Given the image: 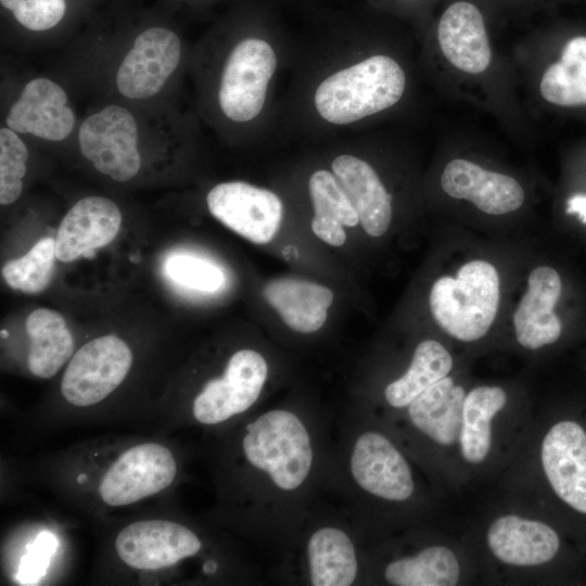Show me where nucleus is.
<instances>
[{
  "label": "nucleus",
  "mask_w": 586,
  "mask_h": 586,
  "mask_svg": "<svg viewBox=\"0 0 586 586\" xmlns=\"http://www.w3.org/2000/svg\"><path fill=\"white\" fill-rule=\"evenodd\" d=\"M500 24L489 0H444L428 27L430 47L448 99L482 110L508 137L527 144L536 124L521 100L509 52L498 43Z\"/></svg>",
  "instance_id": "nucleus-1"
},
{
  "label": "nucleus",
  "mask_w": 586,
  "mask_h": 586,
  "mask_svg": "<svg viewBox=\"0 0 586 586\" xmlns=\"http://www.w3.org/2000/svg\"><path fill=\"white\" fill-rule=\"evenodd\" d=\"M501 499L559 524L586 551V415L564 404L536 415L497 479Z\"/></svg>",
  "instance_id": "nucleus-2"
},
{
  "label": "nucleus",
  "mask_w": 586,
  "mask_h": 586,
  "mask_svg": "<svg viewBox=\"0 0 586 586\" xmlns=\"http://www.w3.org/2000/svg\"><path fill=\"white\" fill-rule=\"evenodd\" d=\"M489 585H586V551L555 521L500 500L462 536Z\"/></svg>",
  "instance_id": "nucleus-3"
},
{
  "label": "nucleus",
  "mask_w": 586,
  "mask_h": 586,
  "mask_svg": "<svg viewBox=\"0 0 586 586\" xmlns=\"http://www.w3.org/2000/svg\"><path fill=\"white\" fill-rule=\"evenodd\" d=\"M508 52L521 100L534 122L547 115L586 125V20H547Z\"/></svg>",
  "instance_id": "nucleus-4"
},
{
  "label": "nucleus",
  "mask_w": 586,
  "mask_h": 586,
  "mask_svg": "<svg viewBox=\"0 0 586 586\" xmlns=\"http://www.w3.org/2000/svg\"><path fill=\"white\" fill-rule=\"evenodd\" d=\"M536 415L528 398L498 383L469 386L459 433V461L468 486L498 479L512 461Z\"/></svg>",
  "instance_id": "nucleus-5"
},
{
  "label": "nucleus",
  "mask_w": 586,
  "mask_h": 586,
  "mask_svg": "<svg viewBox=\"0 0 586 586\" xmlns=\"http://www.w3.org/2000/svg\"><path fill=\"white\" fill-rule=\"evenodd\" d=\"M455 371L436 381L391 420L404 447L422 462L435 489L459 494L467 487L459 461V433L469 385Z\"/></svg>",
  "instance_id": "nucleus-6"
},
{
  "label": "nucleus",
  "mask_w": 586,
  "mask_h": 586,
  "mask_svg": "<svg viewBox=\"0 0 586 586\" xmlns=\"http://www.w3.org/2000/svg\"><path fill=\"white\" fill-rule=\"evenodd\" d=\"M407 85L404 65L378 53L327 77L316 90L315 106L324 120L346 125L393 109Z\"/></svg>",
  "instance_id": "nucleus-7"
},
{
  "label": "nucleus",
  "mask_w": 586,
  "mask_h": 586,
  "mask_svg": "<svg viewBox=\"0 0 586 586\" xmlns=\"http://www.w3.org/2000/svg\"><path fill=\"white\" fill-rule=\"evenodd\" d=\"M500 304V277L484 259L464 263L456 277L434 281L429 306L437 326L462 344L484 339L495 322Z\"/></svg>",
  "instance_id": "nucleus-8"
},
{
  "label": "nucleus",
  "mask_w": 586,
  "mask_h": 586,
  "mask_svg": "<svg viewBox=\"0 0 586 586\" xmlns=\"http://www.w3.org/2000/svg\"><path fill=\"white\" fill-rule=\"evenodd\" d=\"M242 455L279 491L300 488L311 470L314 454L303 421L284 409L269 410L250 422L241 441Z\"/></svg>",
  "instance_id": "nucleus-9"
},
{
  "label": "nucleus",
  "mask_w": 586,
  "mask_h": 586,
  "mask_svg": "<svg viewBox=\"0 0 586 586\" xmlns=\"http://www.w3.org/2000/svg\"><path fill=\"white\" fill-rule=\"evenodd\" d=\"M391 431L369 429L355 440L351 472L358 487L374 501L405 512L429 507L410 457Z\"/></svg>",
  "instance_id": "nucleus-10"
},
{
  "label": "nucleus",
  "mask_w": 586,
  "mask_h": 586,
  "mask_svg": "<svg viewBox=\"0 0 586 586\" xmlns=\"http://www.w3.org/2000/svg\"><path fill=\"white\" fill-rule=\"evenodd\" d=\"M408 550L393 552L381 565L391 586H462L480 582L474 557L462 538L442 532L422 536Z\"/></svg>",
  "instance_id": "nucleus-11"
},
{
  "label": "nucleus",
  "mask_w": 586,
  "mask_h": 586,
  "mask_svg": "<svg viewBox=\"0 0 586 586\" xmlns=\"http://www.w3.org/2000/svg\"><path fill=\"white\" fill-rule=\"evenodd\" d=\"M447 137L455 152L448 145V158L440 174L444 195L492 216L512 214L524 206L527 193L519 178L486 166L469 151L461 152L450 130Z\"/></svg>",
  "instance_id": "nucleus-12"
},
{
  "label": "nucleus",
  "mask_w": 586,
  "mask_h": 586,
  "mask_svg": "<svg viewBox=\"0 0 586 586\" xmlns=\"http://www.w3.org/2000/svg\"><path fill=\"white\" fill-rule=\"evenodd\" d=\"M178 472L173 451L157 442H143L123 449L97 481L98 498L107 507H126L168 488Z\"/></svg>",
  "instance_id": "nucleus-13"
},
{
  "label": "nucleus",
  "mask_w": 586,
  "mask_h": 586,
  "mask_svg": "<svg viewBox=\"0 0 586 586\" xmlns=\"http://www.w3.org/2000/svg\"><path fill=\"white\" fill-rule=\"evenodd\" d=\"M131 364V349L120 337L109 334L93 339L69 359L61 393L72 406L97 405L120 385Z\"/></svg>",
  "instance_id": "nucleus-14"
},
{
  "label": "nucleus",
  "mask_w": 586,
  "mask_h": 586,
  "mask_svg": "<svg viewBox=\"0 0 586 586\" xmlns=\"http://www.w3.org/2000/svg\"><path fill=\"white\" fill-rule=\"evenodd\" d=\"M267 375V362L258 352H235L222 374L209 379L194 396L193 419L203 425H217L243 413L258 399Z\"/></svg>",
  "instance_id": "nucleus-15"
},
{
  "label": "nucleus",
  "mask_w": 586,
  "mask_h": 586,
  "mask_svg": "<svg viewBox=\"0 0 586 586\" xmlns=\"http://www.w3.org/2000/svg\"><path fill=\"white\" fill-rule=\"evenodd\" d=\"M276 65L275 51L264 39L246 38L233 48L218 92L220 109L229 119L245 123L260 113Z\"/></svg>",
  "instance_id": "nucleus-16"
},
{
  "label": "nucleus",
  "mask_w": 586,
  "mask_h": 586,
  "mask_svg": "<svg viewBox=\"0 0 586 586\" xmlns=\"http://www.w3.org/2000/svg\"><path fill=\"white\" fill-rule=\"evenodd\" d=\"M82 155L94 168L116 181L133 178L141 166L138 127L133 115L109 105L87 117L79 128Z\"/></svg>",
  "instance_id": "nucleus-17"
},
{
  "label": "nucleus",
  "mask_w": 586,
  "mask_h": 586,
  "mask_svg": "<svg viewBox=\"0 0 586 586\" xmlns=\"http://www.w3.org/2000/svg\"><path fill=\"white\" fill-rule=\"evenodd\" d=\"M563 294L564 280L558 269L542 265L531 271L512 319L519 347L537 353L566 341L565 322L557 313Z\"/></svg>",
  "instance_id": "nucleus-18"
},
{
  "label": "nucleus",
  "mask_w": 586,
  "mask_h": 586,
  "mask_svg": "<svg viewBox=\"0 0 586 586\" xmlns=\"http://www.w3.org/2000/svg\"><path fill=\"white\" fill-rule=\"evenodd\" d=\"M114 546L118 559L128 568L155 572L198 555L202 542L191 528L179 522L146 519L123 527Z\"/></svg>",
  "instance_id": "nucleus-19"
},
{
  "label": "nucleus",
  "mask_w": 586,
  "mask_h": 586,
  "mask_svg": "<svg viewBox=\"0 0 586 586\" xmlns=\"http://www.w3.org/2000/svg\"><path fill=\"white\" fill-rule=\"evenodd\" d=\"M206 203L216 219L256 244L270 242L281 225L283 206L278 195L243 181L215 186Z\"/></svg>",
  "instance_id": "nucleus-20"
},
{
  "label": "nucleus",
  "mask_w": 586,
  "mask_h": 586,
  "mask_svg": "<svg viewBox=\"0 0 586 586\" xmlns=\"http://www.w3.org/2000/svg\"><path fill=\"white\" fill-rule=\"evenodd\" d=\"M181 54L178 36L164 27L137 36L116 74V87L126 98L149 99L158 93L177 68Z\"/></svg>",
  "instance_id": "nucleus-21"
},
{
  "label": "nucleus",
  "mask_w": 586,
  "mask_h": 586,
  "mask_svg": "<svg viewBox=\"0 0 586 586\" xmlns=\"http://www.w3.org/2000/svg\"><path fill=\"white\" fill-rule=\"evenodd\" d=\"M122 214L104 196H86L66 213L56 231L55 253L61 262H73L109 244L118 233Z\"/></svg>",
  "instance_id": "nucleus-22"
},
{
  "label": "nucleus",
  "mask_w": 586,
  "mask_h": 586,
  "mask_svg": "<svg viewBox=\"0 0 586 586\" xmlns=\"http://www.w3.org/2000/svg\"><path fill=\"white\" fill-rule=\"evenodd\" d=\"M5 122L17 133L61 141L72 132L75 116L61 86L48 78H35L26 84Z\"/></svg>",
  "instance_id": "nucleus-23"
},
{
  "label": "nucleus",
  "mask_w": 586,
  "mask_h": 586,
  "mask_svg": "<svg viewBox=\"0 0 586 586\" xmlns=\"http://www.w3.org/2000/svg\"><path fill=\"white\" fill-rule=\"evenodd\" d=\"M332 170L365 232L374 238L383 235L392 221V195L374 168L361 158L343 154L333 161Z\"/></svg>",
  "instance_id": "nucleus-24"
},
{
  "label": "nucleus",
  "mask_w": 586,
  "mask_h": 586,
  "mask_svg": "<svg viewBox=\"0 0 586 586\" xmlns=\"http://www.w3.org/2000/svg\"><path fill=\"white\" fill-rule=\"evenodd\" d=\"M263 295L286 326L302 333L319 330L333 302V292L329 288L295 278L270 280L265 284Z\"/></svg>",
  "instance_id": "nucleus-25"
},
{
  "label": "nucleus",
  "mask_w": 586,
  "mask_h": 586,
  "mask_svg": "<svg viewBox=\"0 0 586 586\" xmlns=\"http://www.w3.org/2000/svg\"><path fill=\"white\" fill-rule=\"evenodd\" d=\"M455 369L454 355L442 342L422 340L416 345L404 372L383 388V400L395 417L424 390Z\"/></svg>",
  "instance_id": "nucleus-26"
},
{
  "label": "nucleus",
  "mask_w": 586,
  "mask_h": 586,
  "mask_svg": "<svg viewBox=\"0 0 586 586\" xmlns=\"http://www.w3.org/2000/svg\"><path fill=\"white\" fill-rule=\"evenodd\" d=\"M30 340L29 372L41 379L56 374L73 355L74 340L63 316L49 308H37L26 319Z\"/></svg>",
  "instance_id": "nucleus-27"
},
{
  "label": "nucleus",
  "mask_w": 586,
  "mask_h": 586,
  "mask_svg": "<svg viewBox=\"0 0 586 586\" xmlns=\"http://www.w3.org/2000/svg\"><path fill=\"white\" fill-rule=\"evenodd\" d=\"M309 582L314 586H349L358 575V559L349 536L339 527L315 531L307 543Z\"/></svg>",
  "instance_id": "nucleus-28"
},
{
  "label": "nucleus",
  "mask_w": 586,
  "mask_h": 586,
  "mask_svg": "<svg viewBox=\"0 0 586 586\" xmlns=\"http://www.w3.org/2000/svg\"><path fill=\"white\" fill-rule=\"evenodd\" d=\"M55 258V239L43 238L24 256L8 262L2 268V276L12 289L37 294L49 285Z\"/></svg>",
  "instance_id": "nucleus-29"
},
{
  "label": "nucleus",
  "mask_w": 586,
  "mask_h": 586,
  "mask_svg": "<svg viewBox=\"0 0 586 586\" xmlns=\"http://www.w3.org/2000/svg\"><path fill=\"white\" fill-rule=\"evenodd\" d=\"M315 215L331 218L343 226L355 227L358 215L334 175L328 170L315 171L308 182Z\"/></svg>",
  "instance_id": "nucleus-30"
},
{
  "label": "nucleus",
  "mask_w": 586,
  "mask_h": 586,
  "mask_svg": "<svg viewBox=\"0 0 586 586\" xmlns=\"http://www.w3.org/2000/svg\"><path fill=\"white\" fill-rule=\"evenodd\" d=\"M28 150L17 132L9 127L0 130V203L15 202L23 190Z\"/></svg>",
  "instance_id": "nucleus-31"
},
{
  "label": "nucleus",
  "mask_w": 586,
  "mask_h": 586,
  "mask_svg": "<svg viewBox=\"0 0 586 586\" xmlns=\"http://www.w3.org/2000/svg\"><path fill=\"white\" fill-rule=\"evenodd\" d=\"M164 271L174 283L201 292H214L221 288L225 281L219 267L188 254H174L167 257Z\"/></svg>",
  "instance_id": "nucleus-32"
},
{
  "label": "nucleus",
  "mask_w": 586,
  "mask_h": 586,
  "mask_svg": "<svg viewBox=\"0 0 586 586\" xmlns=\"http://www.w3.org/2000/svg\"><path fill=\"white\" fill-rule=\"evenodd\" d=\"M15 20L30 30H47L64 16L65 0H0Z\"/></svg>",
  "instance_id": "nucleus-33"
},
{
  "label": "nucleus",
  "mask_w": 586,
  "mask_h": 586,
  "mask_svg": "<svg viewBox=\"0 0 586 586\" xmlns=\"http://www.w3.org/2000/svg\"><path fill=\"white\" fill-rule=\"evenodd\" d=\"M581 0H489L499 21L530 17L538 12L551 11Z\"/></svg>",
  "instance_id": "nucleus-34"
},
{
  "label": "nucleus",
  "mask_w": 586,
  "mask_h": 586,
  "mask_svg": "<svg viewBox=\"0 0 586 586\" xmlns=\"http://www.w3.org/2000/svg\"><path fill=\"white\" fill-rule=\"evenodd\" d=\"M573 149L586 163V138L576 143ZM564 213L576 218L586 226V184L572 187L563 202Z\"/></svg>",
  "instance_id": "nucleus-35"
},
{
  "label": "nucleus",
  "mask_w": 586,
  "mask_h": 586,
  "mask_svg": "<svg viewBox=\"0 0 586 586\" xmlns=\"http://www.w3.org/2000/svg\"><path fill=\"white\" fill-rule=\"evenodd\" d=\"M311 229L319 239L333 246H340L346 240L344 226L331 218L314 215Z\"/></svg>",
  "instance_id": "nucleus-36"
},
{
  "label": "nucleus",
  "mask_w": 586,
  "mask_h": 586,
  "mask_svg": "<svg viewBox=\"0 0 586 586\" xmlns=\"http://www.w3.org/2000/svg\"><path fill=\"white\" fill-rule=\"evenodd\" d=\"M395 5L411 11L420 16L422 23L426 26L431 24L434 14L444 0H392Z\"/></svg>",
  "instance_id": "nucleus-37"
},
{
  "label": "nucleus",
  "mask_w": 586,
  "mask_h": 586,
  "mask_svg": "<svg viewBox=\"0 0 586 586\" xmlns=\"http://www.w3.org/2000/svg\"><path fill=\"white\" fill-rule=\"evenodd\" d=\"M1 337L2 339L8 337V331L7 330H1Z\"/></svg>",
  "instance_id": "nucleus-38"
},
{
  "label": "nucleus",
  "mask_w": 586,
  "mask_h": 586,
  "mask_svg": "<svg viewBox=\"0 0 586 586\" xmlns=\"http://www.w3.org/2000/svg\"><path fill=\"white\" fill-rule=\"evenodd\" d=\"M584 365H585V367H586V356L584 357Z\"/></svg>",
  "instance_id": "nucleus-39"
},
{
  "label": "nucleus",
  "mask_w": 586,
  "mask_h": 586,
  "mask_svg": "<svg viewBox=\"0 0 586 586\" xmlns=\"http://www.w3.org/2000/svg\"><path fill=\"white\" fill-rule=\"evenodd\" d=\"M585 415H586V404H584Z\"/></svg>",
  "instance_id": "nucleus-40"
}]
</instances>
